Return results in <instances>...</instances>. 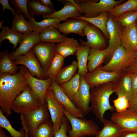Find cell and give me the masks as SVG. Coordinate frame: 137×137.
I'll return each mask as SVG.
<instances>
[{"label": "cell", "instance_id": "cell-36", "mask_svg": "<svg viewBox=\"0 0 137 137\" xmlns=\"http://www.w3.org/2000/svg\"><path fill=\"white\" fill-rule=\"evenodd\" d=\"M28 21L31 24L33 31L39 34L42 31L48 28L54 27L57 28L58 25L61 21L60 19L57 18H48L44 19L40 22H37L33 16Z\"/></svg>", "mask_w": 137, "mask_h": 137}, {"label": "cell", "instance_id": "cell-9", "mask_svg": "<svg viewBox=\"0 0 137 137\" xmlns=\"http://www.w3.org/2000/svg\"><path fill=\"white\" fill-rule=\"evenodd\" d=\"M13 61L16 65L25 67L32 75L37 78L44 79L48 78L46 72L42 67L32 49L27 54L16 57Z\"/></svg>", "mask_w": 137, "mask_h": 137}, {"label": "cell", "instance_id": "cell-41", "mask_svg": "<svg viewBox=\"0 0 137 137\" xmlns=\"http://www.w3.org/2000/svg\"><path fill=\"white\" fill-rule=\"evenodd\" d=\"M113 19L122 27L130 26L136 23L137 11L128 12Z\"/></svg>", "mask_w": 137, "mask_h": 137}, {"label": "cell", "instance_id": "cell-13", "mask_svg": "<svg viewBox=\"0 0 137 137\" xmlns=\"http://www.w3.org/2000/svg\"><path fill=\"white\" fill-rule=\"evenodd\" d=\"M47 108L55 132L57 131L62 124L65 116L63 106L56 100L53 91L48 89L46 96Z\"/></svg>", "mask_w": 137, "mask_h": 137}, {"label": "cell", "instance_id": "cell-24", "mask_svg": "<svg viewBox=\"0 0 137 137\" xmlns=\"http://www.w3.org/2000/svg\"><path fill=\"white\" fill-rule=\"evenodd\" d=\"M108 53L107 48L103 50L91 48L88 57V71H92L101 65L106 58Z\"/></svg>", "mask_w": 137, "mask_h": 137}, {"label": "cell", "instance_id": "cell-45", "mask_svg": "<svg viewBox=\"0 0 137 137\" xmlns=\"http://www.w3.org/2000/svg\"><path fill=\"white\" fill-rule=\"evenodd\" d=\"M128 99L130 106L128 109L137 113V91L131 95Z\"/></svg>", "mask_w": 137, "mask_h": 137}, {"label": "cell", "instance_id": "cell-43", "mask_svg": "<svg viewBox=\"0 0 137 137\" xmlns=\"http://www.w3.org/2000/svg\"><path fill=\"white\" fill-rule=\"evenodd\" d=\"M69 122L65 116L60 128L55 132L54 137H69L67 134L70 129Z\"/></svg>", "mask_w": 137, "mask_h": 137}, {"label": "cell", "instance_id": "cell-23", "mask_svg": "<svg viewBox=\"0 0 137 137\" xmlns=\"http://www.w3.org/2000/svg\"><path fill=\"white\" fill-rule=\"evenodd\" d=\"M103 127L95 137H119L124 130L119 125L112 121L104 119L102 123Z\"/></svg>", "mask_w": 137, "mask_h": 137}, {"label": "cell", "instance_id": "cell-38", "mask_svg": "<svg viewBox=\"0 0 137 137\" xmlns=\"http://www.w3.org/2000/svg\"><path fill=\"white\" fill-rule=\"evenodd\" d=\"M64 58L56 53L55 54L50 65L47 71L48 77L55 80L56 77L64 64Z\"/></svg>", "mask_w": 137, "mask_h": 137}, {"label": "cell", "instance_id": "cell-10", "mask_svg": "<svg viewBox=\"0 0 137 137\" xmlns=\"http://www.w3.org/2000/svg\"><path fill=\"white\" fill-rule=\"evenodd\" d=\"M24 76L29 86L42 104L46 102V94L52 85L53 81L52 79L49 77L44 79L36 78L27 69Z\"/></svg>", "mask_w": 137, "mask_h": 137}, {"label": "cell", "instance_id": "cell-40", "mask_svg": "<svg viewBox=\"0 0 137 137\" xmlns=\"http://www.w3.org/2000/svg\"><path fill=\"white\" fill-rule=\"evenodd\" d=\"M28 0H9L10 4L13 5L16 14L22 15L28 20L33 16L30 15L28 8Z\"/></svg>", "mask_w": 137, "mask_h": 137}, {"label": "cell", "instance_id": "cell-2", "mask_svg": "<svg viewBox=\"0 0 137 137\" xmlns=\"http://www.w3.org/2000/svg\"><path fill=\"white\" fill-rule=\"evenodd\" d=\"M116 81L111 82L100 85L90 90L91 107L92 111L101 123L104 119L105 112L114 111V107L110 102V96L115 92Z\"/></svg>", "mask_w": 137, "mask_h": 137}, {"label": "cell", "instance_id": "cell-44", "mask_svg": "<svg viewBox=\"0 0 137 137\" xmlns=\"http://www.w3.org/2000/svg\"><path fill=\"white\" fill-rule=\"evenodd\" d=\"M122 73L129 74L137 73V52H136L128 65L123 71Z\"/></svg>", "mask_w": 137, "mask_h": 137}, {"label": "cell", "instance_id": "cell-16", "mask_svg": "<svg viewBox=\"0 0 137 137\" xmlns=\"http://www.w3.org/2000/svg\"><path fill=\"white\" fill-rule=\"evenodd\" d=\"M110 120L126 131H137V113L128 109L121 112L112 114Z\"/></svg>", "mask_w": 137, "mask_h": 137}, {"label": "cell", "instance_id": "cell-1", "mask_svg": "<svg viewBox=\"0 0 137 137\" xmlns=\"http://www.w3.org/2000/svg\"><path fill=\"white\" fill-rule=\"evenodd\" d=\"M27 70L25 66L20 67L18 72L14 75H0V107L4 114L10 115L13 101L21 92L29 86L24 76Z\"/></svg>", "mask_w": 137, "mask_h": 137}, {"label": "cell", "instance_id": "cell-21", "mask_svg": "<svg viewBox=\"0 0 137 137\" xmlns=\"http://www.w3.org/2000/svg\"><path fill=\"white\" fill-rule=\"evenodd\" d=\"M88 23L87 22L83 20L71 19H67L64 22L60 23L57 28L60 32L65 35L74 33L80 36L83 37L84 29Z\"/></svg>", "mask_w": 137, "mask_h": 137}, {"label": "cell", "instance_id": "cell-22", "mask_svg": "<svg viewBox=\"0 0 137 137\" xmlns=\"http://www.w3.org/2000/svg\"><path fill=\"white\" fill-rule=\"evenodd\" d=\"M82 45L77 39L66 36L63 42L56 44V52L65 58L75 54L77 48Z\"/></svg>", "mask_w": 137, "mask_h": 137}, {"label": "cell", "instance_id": "cell-46", "mask_svg": "<svg viewBox=\"0 0 137 137\" xmlns=\"http://www.w3.org/2000/svg\"><path fill=\"white\" fill-rule=\"evenodd\" d=\"M0 4L2 6V12L1 15H2L5 10L8 9L12 12L13 16L15 15L16 13L14 8L11 6L9 4V1L8 0H0Z\"/></svg>", "mask_w": 137, "mask_h": 137}, {"label": "cell", "instance_id": "cell-14", "mask_svg": "<svg viewBox=\"0 0 137 137\" xmlns=\"http://www.w3.org/2000/svg\"><path fill=\"white\" fill-rule=\"evenodd\" d=\"M90 88L85 81L84 76L80 75L79 87L77 93L72 101L84 116L92 110L90 98Z\"/></svg>", "mask_w": 137, "mask_h": 137}, {"label": "cell", "instance_id": "cell-8", "mask_svg": "<svg viewBox=\"0 0 137 137\" xmlns=\"http://www.w3.org/2000/svg\"><path fill=\"white\" fill-rule=\"evenodd\" d=\"M100 65L84 76V79L90 89L108 82L116 81L123 74L122 73L111 72L103 70Z\"/></svg>", "mask_w": 137, "mask_h": 137}, {"label": "cell", "instance_id": "cell-50", "mask_svg": "<svg viewBox=\"0 0 137 137\" xmlns=\"http://www.w3.org/2000/svg\"><path fill=\"white\" fill-rule=\"evenodd\" d=\"M0 137H10L7 135L2 128H0Z\"/></svg>", "mask_w": 137, "mask_h": 137}, {"label": "cell", "instance_id": "cell-4", "mask_svg": "<svg viewBox=\"0 0 137 137\" xmlns=\"http://www.w3.org/2000/svg\"><path fill=\"white\" fill-rule=\"evenodd\" d=\"M74 1L82 13L84 14L82 16L87 18L97 16L103 12L109 13L114 7L123 1L122 0Z\"/></svg>", "mask_w": 137, "mask_h": 137}, {"label": "cell", "instance_id": "cell-49", "mask_svg": "<svg viewBox=\"0 0 137 137\" xmlns=\"http://www.w3.org/2000/svg\"><path fill=\"white\" fill-rule=\"evenodd\" d=\"M39 1L44 5L53 8V3L51 0H40Z\"/></svg>", "mask_w": 137, "mask_h": 137}, {"label": "cell", "instance_id": "cell-11", "mask_svg": "<svg viewBox=\"0 0 137 137\" xmlns=\"http://www.w3.org/2000/svg\"><path fill=\"white\" fill-rule=\"evenodd\" d=\"M99 30L94 25L88 23L83 31L84 36L86 37L87 41H84L80 38V43L93 49L103 50L107 48L108 47L105 38Z\"/></svg>", "mask_w": 137, "mask_h": 137}, {"label": "cell", "instance_id": "cell-29", "mask_svg": "<svg viewBox=\"0 0 137 137\" xmlns=\"http://www.w3.org/2000/svg\"><path fill=\"white\" fill-rule=\"evenodd\" d=\"M66 36L61 34L57 28L50 27L42 31L40 34L41 42L60 43L63 42Z\"/></svg>", "mask_w": 137, "mask_h": 137}, {"label": "cell", "instance_id": "cell-6", "mask_svg": "<svg viewBox=\"0 0 137 137\" xmlns=\"http://www.w3.org/2000/svg\"><path fill=\"white\" fill-rule=\"evenodd\" d=\"M42 105L41 102L28 86L13 101L11 109L15 113L24 114L38 108Z\"/></svg>", "mask_w": 137, "mask_h": 137}, {"label": "cell", "instance_id": "cell-32", "mask_svg": "<svg viewBox=\"0 0 137 137\" xmlns=\"http://www.w3.org/2000/svg\"><path fill=\"white\" fill-rule=\"evenodd\" d=\"M78 69L77 61H73L70 65L61 69L55 81L59 85L68 81L74 76Z\"/></svg>", "mask_w": 137, "mask_h": 137}, {"label": "cell", "instance_id": "cell-3", "mask_svg": "<svg viewBox=\"0 0 137 137\" xmlns=\"http://www.w3.org/2000/svg\"><path fill=\"white\" fill-rule=\"evenodd\" d=\"M64 115L71 125L68 133L69 137H85L95 136L99 131V127L95 122L84 117L77 118L69 113L64 109Z\"/></svg>", "mask_w": 137, "mask_h": 137}, {"label": "cell", "instance_id": "cell-33", "mask_svg": "<svg viewBox=\"0 0 137 137\" xmlns=\"http://www.w3.org/2000/svg\"><path fill=\"white\" fill-rule=\"evenodd\" d=\"M80 75L76 73L68 81L59 85L60 88L72 101L77 94L79 87Z\"/></svg>", "mask_w": 137, "mask_h": 137}, {"label": "cell", "instance_id": "cell-48", "mask_svg": "<svg viewBox=\"0 0 137 137\" xmlns=\"http://www.w3.org/2000/svg\"><path fill=\"white\" fill-rule=\"evenodd\" d=\"M119 137H137V131H124Z\"/></svg>", "mask_w": 137, "mask_h": 137}, {"label": "cell", "instance_id": "cell-7", "mask_svg": "<svg viewBox=\"0 0 137 137\" xmlns=\"http://www.w3.org/2000/svg\"><path fill=\"white\" fill-rule=\"evenodd\" d=\"M136 53L133 55L128 54L121 45L115 51L108 62L102 66L101 68L109 72L122 73L128 65Z\"/></svg>", "mask_w": 137, "mask_h": 137}, {"label": "cell", "instance_id": "cell-34", "mask_svg": "<svg viewBox=\"0 0 137 137\" xmlns=\"http://www.w3.org/2000/svg\"><path fill=\"white\" fill-rule=\"evenodd\" d=\"M136 11L137 0H128L115 7L109 14V16L115 18L126 13Z\"/></svg>", "mask_w": 137, "mask_h": 137}, {"label": "cell", "instance_id": "cell-42", "mask_svg": "<svg viewBox=\"0 0 137 137\" xmlns=\"http://www.w3.org/2000/svg\"><path fill=\"white\" fill-rule=\"evenodd\" d=\"M116 111L123 112L128 109L130 106L128 98L125 96H118L117 98L113 100Z\"/></svg>", "mask_w": 137, "mask_h": 137}, {"label": "cell", "instance_id": "cell-20", "mask_svg": "<svg viewBox=\"0 0 137 137\" xmlns=\"http://www.w3.org/2000/svg\"><path fill=\"white\" fill-rule=\"evenodd\" d=\"M121 40L122 45L128 54L133 55L137 52V28L136 23L130 26L122 27Z\"/></svg>", "mask_w": 137, "mask_h": 137}, {"label": "cell", "instance_id": "cell-54", "mask_svg": "<svg viewBox=\"0 0 137 137\" xmlns=\"http://www.w3.org/2000/svg\"><path fill=\"white\" fill-rule=\"evenodd\" d=\"M27 137H28V133L27 134Z\"/></svg>", "mask_w": 137, "mask_h": 137}, {"label": "cell", "instance_id": "cell-25", "mask_svg": "<svg viewBox=\"0 0 137 137\" xmlns=\"http://www.w3.org/2000/svg\"><path fill=\"white\" fill-rule=\"evenodd\" d=\"M0 74L14 75L18 72L20 67L15 64L7 50L0 52Z\"/></svg>", "mask_w": 137, "mask_h": 137}, {"label": "cell", "instance_id": "cell-53", "mask_svg": "<svg viewBox=\"0 0 137 137\" xmlns=\"http://www.w3.org/2000/svg\"><path fill=\"white\" fill-rule=\"evenodd\" d=\"M136 52H137V46L136 48Z\"/></svg>", "mask_w": 137, "mask_h": 137}, {"label": "cell", "instance_id": "cell-17", "mask_svg": "<svg viewBox=\"0 0 137 137\" xmlns=\"http://www.w3.org/2000/svg\"><path fill=\"white\" fill-rule=\"evenodd\" d=\"M49 89L53 91L56 100L69 113L77 118L84 117L83 113L77 108L55 80H53L51 85Z\"/></svg>", "mask_w": 137, "mask_h": 137}, {"label": "cell", "instance_id": "cell-18", "mask_svg": "<svg viewBox=\"0 0 137 137\" xmlns=\"http://www.w3.org/2000/svg\"><path fill=\"white\" fill-rule=\"evenodd\" d=\"M40 42V34L35 31L23 34L18 47L14 51L9 53L11 58L13 61L17 57L27 54L35 45Z\"/></svg>", "mask_w": 137, "mask_h": 137}, {"label": "cell", "instance_id": "cell-19", "mask_svg": "<svg viewBox=\"0 0 137 137\" xmlns=\"http://www.w3.org/2000/svg\"><path fill=\"white\" fill-rule=\"evenodd\" d=\"M64 1V6L62 9L51 14L43 16V18H57L61 21H65L69 18L74 19L82 15V13L74 0Z\"/></svg>", "mask_w": 137, "mask_h": 137}, {"label": "cell", "instance_id": "cell-52", "mask_svg": "<svg viewBox=\"0 0 137 137\" xmlns=\"http://www.w3.org/2000/svg\"><path fill=\"white\" fill-rule=\"evenodd\" d=\"M136 23H137V24H136V26H137V20H136Z\"/></svg>", "mask_w": 137, "mask_h": 137}, {"label": "cell", "instance_id": "cell-37", "mask_svg": "<svg viewBox=\"0 0 137 137\" xmlns=\"http://www.w3.org/2000/svg\"><path fill=\"white\" fill-rule=\"evenodd\" d=\"M55 132L52 122L49 119L28 135V137H54Z\"/></svg>", "mask_w": 137, "mask_h": 137}, {"label": "cell", "instance_id": "cell-47", "mask_svg": "<svg viewBox=\"0 0 137 137\" xmlns=\"http://www.w3.org/2000/svg\"><path fill=\"white\" fill-rule=\"evenodd\" d=\"M128 74L129 75L132 80V89L131 95L137 91V73H132Z\"/></svg>", "mask_w": 137, "mask_h": 137}, {"label": "cell", "instance_id": "cell-51", "mask_svg": "<svg viewBox=\"0 0 137 137\" xmlns=\"http://www.w3.org/2000/svg\"><path fill=\"white\" fill-rule=\"evenodd\" d=\"M4 23V21L2 20L0 22V29H2L3 27V24Z\"/></svg>", "mask_w": 137, "mask_h": 137}, {"label": "cell", "instance_id": "cell-35", "mask_svg": "<svg viewBox=\"0 0 137 137\" xmlns=\"http://www.w3.org/2000/svg\"><path fill=\"white\" fill-rule=\"evenodd\" d=\"M0 33V45L5 39L8 40V42L13 45L14 50L20 43L23 34L19 33L10 28L7 25L3 26Z\"/></svg>", "mask_w": 137, "mask_h": 137}, {"label": "cell", "instance_id": "cell-12", "mask_svg": "<svg viewBox=\"0 0 137 137\" xmlns=\"http://www.w3.org/2000/svg\"><path fill=\"white\" fill-rule=\"evenodd\" d=\"M56 47L55 43L41 42L32 48L42 67L46 72L56 53Z\"/></svg>", "mask_w": 137, "mask_h": 137}, {"label": "cell", "instance_id": "cell-39", "mask_svg": "<svg viewBox=\"0 0 137 137\" xmlns=\"http://www.w3.org/2000/svg\"><path fill=\"white\" fill-rule=\"evenodd\" d=\"M0 127L6 130L12 137H27V132L23 128L17 131L12 126L9 121L0 110Z\"/></svg>", "mask_w": 137, "mask_h": 137}, {"label": "cell", "instance_id": "cell-5", "mask_svg": "<svg viewBox=\"0 0 137 137\" xmlns=\"http://www.w3.org/2000/svg\"><path fill=\"white\" fill-rule=\"evenodd\" d=\"M49 117L46 102L38 108L21 114L20 119L23 128L28 133L35 131Z\"/></svg>", "mask_w": 137, "mask_h": 137}, {"label": "cell", "instance_id": "cell-26", "mask_svg": "<svg viewBox=\"0 0 137 137\" xmlns=\"http://www.w3.org/2000/svg\"><path fill=\"white\" fill-rule=\"evenodd\" d=\"M108 13L103 12L99 15L93 18H87L82 15L74 19L83 20L94 25L102 32L107 39H109V35L106 26L107 23L109 18Z\"/></svg>", "mask_w": 137, "mask_h": 137}, {"label": "cell", "instance_id": "cell-30", "mask_svg": "<svg viewBox=\"0 0 137 137\" xmlns=\"http://www.w3.org/2000/svg\"><path fill=\"white\" fill-rule=\"evenodd\" d=\"M27 6L30 16H40L48 15L55 11L53 8L47 7L42 4L39 0H28Z\"/></svg>", "mask_w": 137, "mask_h": 137}, {"label": "cell", "instance_id": "cell-31", "mask_svg": "<svg viewBox=\"0 0 137 137\" xmlns=\"http://www.w3.org/2000/svg\"><path fill=\"white\" fill-rule=\"evenodd\" d=\"M11 28L16 32L25 34L33 31L31 24L22 14H17L13 16Z\"/></svg>", "mask_w": 137, "mask_h": 137}, {"label": "cell", "instance_id": "cell-15", "mask_svg": "<svg viewBox=\"0 0 137 137\" xmlns=\"http://www.w3.org/2000/svg\"><path fill=\"white\" fill-rule=\"evenodd\" d=\"M106 26L109 40L107 47L108 53L106 59L109 61L115 51L122 45V27L113 18L110 16H109Z\"/></svg>", "mask_w": 137, "mask_h": 137}, {"label": "cell", "instance_id": "cell-28", "mask_svg": "<svg viewBox=\"0 0 137 137\" xmlns=\"http://www.w3.org/2000/svg\"><path fill=\"white\" fill-rule=\"evenodd\" d=\"M132 89L130 76L129 74L123 73L116 81L115 92L117 96H125L129 98L131 94Z\"/></svg>", "mask_w": 137, "mask_h": 137}, {"label": "cell", "instance_id": "cell-27", "mask_svg": "<svg viewBox=\"0 0 137 137\" xmlns=\"http://www.w3.org/2000/svg\"><path fill=\"white\" fill-rule=\"evenodd\" d=\"M91 48L82 45L78 48L75 55L77 59L78 73L80 75L85 76L88 72L87 61Z\"/></svg>", "mask_w": 137, "mask_h": 137}]
</instances>
